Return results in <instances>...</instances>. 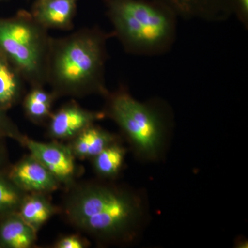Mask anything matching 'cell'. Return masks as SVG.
I'll list each match as a JSON object with an SVG mask.
<instances>
[{
  "label": "cell",
  "instance_id": "obj_17",
  "mask_svg": "<svg viewBox=\"0 0 248 248\" xmlns=\"http://www.w3.org/2000/svg\"><path fill=\"white\" fill-rule=\"evenodd\" d=\"M6 170L0 172V218L11 213H17L28 194L12 182Z\"/></svg>",
  "mask_w": 248,
  "mask_h": 248
},
{
  "label": "cell",
  "instance_id": "obj_11",
  "mask_svg": "<svg viewBox=\"0 0 248 248\" xmlns=\"http://www.w3.org/2000/svg\"><path fill=\"white\" fill-rule=\"evenodd\" d=\"M36 233L17 213L0 218V248H30L35 244Z\"/></svg>",
  "mask_w": 248,
  "mask_h": 248
},
{
  "label": "cell",
  "instance_id": "obj_7",
  "mask_svg": "<svg viewBox=\"0 0 248 248\" xmlns=\"http://www.w3.org/2000/svg\"><path fill=\"white\" fill-rule=\"evenodd\" d=\"M105 117L103 111L86 110L71 101L51 114L48 134L55 140H73L85 129Z\"/></svg>",
  "mask_w": 248,
  "mask_h": 248
},
{
  "label": "cell",
  "instance_id": "obj_4",
  "mask_svg": "<svg viewBox=\"0 0 248 248\" xmlns=\"http://www.w3.org/2000/svg\"><path fill=\"white\" fill-rule=\"evenodd\" d=\"M103 112L122 130L140 159L156 161L164 156L173 126L169 104L155 98L141 102L124 85L108 91Z\"/></svg>",
  "mask_w": 248,
  "mask_h": 248
},
{
  "label": "cell",
  "instance_id": "obj_20",
  "mask_svg": "<svg viewBox=\"0 0 248 248\" xmlns=\"http://www.w3.org/2000/svg\"><path fill=\"white\" fill-rule=\"evenodd\" d=\"M88 246L87 242L78 235H68L63 236L55 244L56 248H84Z\"/></svg>",
  "mask_w": 248,
  "mask_h": 248
},
{
  "label": "cell",
  "instance_id": "obj_21",
  "mask_svg": "<svg viewBox=\"0 0 248 248\" xmlns=\"http://www.w3.org/2000/svg\"><path fill=\"white\" fill-rule=\"evenodd\" d=\"M1 140H4V139L0 138V172L7 170L6 167H7L8 164L7 153H6L4 146L1 143Z\"/></svg>",
  "mask_w": 248,
  "mask_h": 248
},
{
  "label": "cell",
  "instance_id": "obj_3",
  "mask_svg": "<svg viewBox=\"0 0 248 248\" xmlns=\"http://www.w3.org/2000/svg\"><path fill=\"white\" fill-rule=\"evenodd\" d=\"M114 37L130 55L169 53L177 38V15L155 0H104Z\"/></svg>",
  "mask_w": 248,
  "mask_h": 248
},
{
  "label": "cell",
  "instance_id": "obj_15",
  "mask_svg": "<svg viewBox=\"0 0 248 248\" xmlns=\"http://www.w3.org/2000/svg\"><path fill=\"white\" fill-rule=\"evenodd\" d=\"M56 98L52 91H46L42 86L31 87L23 100L26 115L35 123L43 122L50 118L52 106Z\"/></svg>",
  "mask_w": 248,
  "mask_h": 248
},
{
  "label": "cell",
  "instance_id": "obj_14",
  "mask_svg": "<svg viewBox=\"0 0 248 248\" xmlns=\"http://www.w3.org/2000/svg\"><path fill=\"white\" fill-rule=\"evenodd\" d=\"M56 212V208L46 197V194L28 193L17 213L27 224L37 232Z\"/></svg>",
  "mask_w": 248,
  "mask_h": 248
},
{
  "label": "cell",
  "instance_id": "obj_22",
  "mask_svg": "<svg viewBox=\"0 0 248 248\" xmlns=\"http://www.w3.org/2000/svg\"><path fill=\"white\" fill-rule=\"evenodd\" d=\"M8 1V0H0V1Z\"/></svg>",
  "mask_w": 248,
  "mask_h": 248
},
{
  "label": "cell",
  "instance_id": "obj_8",
  "mask_svg": "<svg viewBox=\"0 0 248 248\" xmlns=\"http://www.w3.org/2000/svg\"><path fill=\"white\" fill-rule=\"evenodd\" d=\"M12 182L27 193L48 194L58 189L60 184L32 155L22 158L6 170Z\"/></svg>",
  "mask_w": 248,
  "mask_h": 248
},
{
  "label": "cell",
  "instance_id": "obj_12",
  "mask_svg": "<svg viewBox=\"0 0 248 248\" xmlns=\"http://www.w3.org/2000/svg\"><path fill=\"white\" fill-rule=\"evenodd\" d=\"M71 147L76 158L93 159L101 152L118 141L114 134L93 124L73 139Z\"/></svg>",
  "mask_w": 248,
  "mask_h": 248
},
{
  "label": "cell",
  "instance_id": "obj_5",
  "mask_svg": "<svg viewBox=\"0 0 248 248\" xmlns=\"http://www.w3.org/2000/svg\"><path fill=\"white\" fill-rule=\"evenodd\" d=\"M52 37L26 10L0 17V53L21 73L31 87L47 84Z\"/></svg>",
  "mask_w": 248,
  "mask_h": 248
},
{
  "label": "cell",
  "instance_id": "obj_10",
  "mask_svg": "<svg viewBox=\"0 0 248 248\" xmlns=\"http://www.w3.org/2000/svg\"><path fill=\"white\" fill-rule=\"evenodd\" d=\"M79 0H35L30 11L34 19L46 30L71 31L74 27Z\"/></svg>",
  "mask_w": 248,
  "mask_h": 248
},
{
  "label": "cell",
  "instance_id": "obj_9",
  "mask_svg": "<svg viewBox=\"0 0 248 248\" xmlns=\"http://www.w3.org/2000/svg\"><path fill=\"white\" fill-rule=\"evenodd\" d=\"M184 19L223 22L232 14V0H155Z\"/></svg>",
  "mask_w": 248,
  "mask_h": 248
},
{
  "label": "cell",
  "instance_id": "obj_1",
  "mask_svg": "<svg viewBox=\"0 0 248 248\" xmlns=\"http://www.w3.org/2000/svg\"><path fill=\"white\" fill-rule=\"evenodd\" d=\"M70 188L63 212L80 231L104 244H129L141 234L148 207L140 192L106 182Z\"/></svg>",
  "mask_w": 248,
  "mask_h": 248
},
{
  "label": "cell",
  "instance_id": "obj_6",
  "mask_svg": "<svg viewBox=\"0 0 248 248\" xmlns=\"http://www.w3.org/2000/svg\"><path fill=\"white\" fill-rule=\"evenodd\" d=\"M24 146L51 173L60 185L71 187L77 176L76 156L71 147L60 143H43L26 138Z\"/></svg>",
  "mask_w": 248,
  "mask_h": 248
},
{
  "label": "cell",
  "instance_id": "obj_19",
  "mask_svg": "<svg viewBox=\"0 0 248 248\" xmlns=\"http://www.w3.org/2000/svg\"><path fill=\"white\" fill-rule=\"evenodd\" d=\"M232 6L233 15L236 16L245 29L248 30V0H232Z\"/></svg>",
  "mask_w": 248,
  "mask_h": 248
},
{
  "label": "cell",
  "instance_id": "obj_16",
  "mask_svg": "<svg viewBox=\"0 0 248 248\" xmlns=\"http://www.w3.org/2000/svg\"><path fill=\"white\" fill-rule=\"evenodd\" d=\"M125 154L126 150L118 141L112 143L93 158L94 171L104 179H115L123 168Z\"/></svg>",
  "mask_w": 248,
  "mask_h": 248
},
{
  "label": "cell",
  "instance_id": "obj_18",
  "mask_svg": "<svg viewBox=\"0 0 248 248\" xmlns=\"http://www.w3.org/2000/svg\"><path fill=\"white\" fill-rule=\"evenodd\" d=\"M27 137L23 135L19 128L7 115L6 111L0 110V138H9L24 146Z\"/></svg>",
  "mask_w": 248,
  "mask_h": 248
},
{
  "label": "cell",
  "instance_id": "obj_13",
  "mask_svg": "<svg viewBox=\"0 0 248 248\" xmlns=\"http://www.w3.org/2000/svg\"><path fill=\"white\" fill-rule=\"evenodd\" d=\"M25 83L17 68L0 53V110L7 112L22 99Z\"/></svg>",
  "mask_w": 248,
  "mask_h": 248
},
{
  "label": "cell",
  "instance_id": "obj_2",
  "mask_svg": "<svg viewBox=\"0 0 248 248\" xmlns=\"http://www.w3.org/2000/svg\"><path fill=\"white\" fill-rule=\"evenodd\" d=\"M112 32L100 28H84L71 35L51 38L47 67V84L58 97H104L107 42Z\"/></svg>",
  "mask_w": 248,
  "mask_h": 248
}]
</instances>
